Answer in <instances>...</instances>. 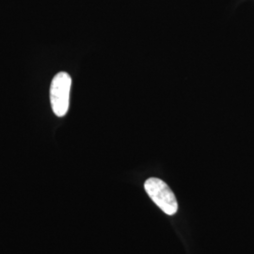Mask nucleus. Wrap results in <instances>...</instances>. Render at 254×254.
Instances as JSON below:
<instances>
[{
	"label": "nucleus",
	"instance_id": "obj_1",
	"mask_svg": "<svg viewBox=\"0 0 254 254\" xmlns=\"http://www.w3.org/2000/svg\"><path fill=\"white\" fill-rule=\"evenodd\" d=\"M72 78L69 73L60 72L51 82L50 101L51 107L58 117H64L69 109Z\"/></svg>",
	"mask_w": 254,
	"mask_h": 254
},
{
	"label": "nucleus",
	"instance_id": "obj_2",
	"mask_svg": "<svg viewBox=\"0 0 254 254\" xmlns=\"http://www.w3.org/2000/svg\"><path fill=\"white\" fill-rule=\"evenodd\" d=\"M146 192L154 203L169 216L174 215L178 210L175 195L165 182L158 178H150L144 184Z\"/></svg>",
	"mask_w": 254,
	"mask_h": 254
}]
</instances>
